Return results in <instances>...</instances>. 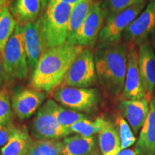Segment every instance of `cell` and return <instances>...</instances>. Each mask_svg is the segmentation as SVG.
<instances>
[{"label": "cell", "mask_w": 155, "mask_h": 155, "mask_svg": "<svg viewBox=\"0 0 155 155\" xmlns=\"http://www.w3.org/2000/svg\"><path fill=\"white\" fill-rule=\"evenodd\" d=\"M83 49L82 46L65 43L43 52L31 75L32 88L49 93L61 85L75 58Z\"/></svg>", "instance_id": "obj_1"}, {"label": "cell", "mask_w": 155, "mask_h": 155, "mask_svg": "<svg viewBox=\"0 0 155 155\" xmlns=\"http://www.w3.org/2000/svg\"><path fill=\"white\" fill-rule=\"evenodd\" d=\"M128 47L125 43L111 45L97 50L95 64L100 84L110 94L123 90L127 70Z\"/></svg>", "instance_id": "obj_2"}, {"label": "cell", "mask_w": 155, "mask_h": 155, "mask_svg": "<svg viewBox=\"0 0 155 155\" xmlns=\"http://www.w3.org/2000/svg\"><path fill=\"white\" fill-rule=\"evenodd\" d=\"M73 7L51 0L47 9L36 21L42 53L66 43L68 25Z\"/></svg>", "instance_id": "obj_3"}, {"label": "cell", "mask_w": 155, "mask_h": 155, "mask_svg": "<svg viewBox=\"0 0 155 155\" xmlns=\"http://www.w3.org/2000/svg\"><path fill=\"white\" fill-rule=\"evenodd\" d=\"M2 63L5 84L15 80H24L28 74V63L25 49L22 27L17 25L4 50Z\"/></svg>", "instance_id": "obj_4"}, {"label": "cell", "mask_w": 155, "mask_h": 155, "mask_svg": "<svg viewBox=\"0 0 155 155\" xmlns=\"http://www.w3.org/2000/svg\"><path fill=\"white\" fill-rule=\"evenodd\" d=\"M56 104L53 100H48L37 112L31 124V134L35 140H61L72 134L58 122L55 114Z\"/></svg>", "instance_id": "obj_5"}, {"label": "cell", "mask_w": 155, "mask_h": 155, "mask_svg": "<svg viewBox=\"0 0 155 155\" xmlns=\"http://www.w3.org/2000/svg\"><path fill=\"white\" fill-rule=\"evenodd\" d=\"M146 3L147 0H143L108 17L98 35V49L119 42L124 32L140 15Z\"/></svg>", "instance_id": "obj_6"}, {"label": "cell", "mask_w": 155, "mask_h": 155, "mask_svg": "<svg viewBox=\"0 0 155 155\" xmlns=\"http://www.w3.org/2000/svg\"><path fill=\"white\" fill-rule=\"evenodd\" d=\"M95 56L92 50L83 49L71 64L61 84L63 87L89 88L97 82Z\"/></svg>", "instance_id": "obj_7"}, {"label": "cell", "mask_w": 155, "mask_h": 155, "mask_svg": "<svg viewBox=\"0 0 155 155\" xmlns=\"http://www.w3.org/2000/svg\"><path fill=\"white\" fill-rule=\"evenodd\" d=\"M53 98L69 109L91 114L98 107L100 95L96 88L61 87L53 93Z\"/></svg>", "instance_id": "obj_8"}, {"label": "cell", "mask_w": 155, "mask_h": 155, "mask_svg": "<svg viewBox=\"0 0 155 155\" xmlns=\"http://www.w3.org/2000/svg\"><path fill=\"white\" fill-rule=\"evenodd\" d=\"M155 30V0H150L146 8L124 32L123 38L128 48L144 42Z\"/></svg>", "instance_id": "obj_9"}, {"label": "cell", "mask_w": 155, "mask_h": 155, "mask_svg": "<svg viewBox=\"0 0 155 155\" xmlns=\"http://www.w3.org/2000/svg\"><path fill=\"white\" fill-rule=\"evenodd\" d=\"M45 98L43 91L34 88H16L11 95L13 113L20 120L30 119L40 108Z\"/></svg>", "instance_id": "obj_10"}, {"label": "cell", "mask_w": 155, "mask_h": 155, "mask_svg": "<svg viewBox=\"0 0 155 155\" xmlns=\"http://www.w3.org/2000/svg\"><path fill=\"white\" fill-rule=\"evenodd\" d=\"M104 17L99 2L92 4L86 19L77 32L71 45L78 46L95 45L104 24Z\"/></svg>", "instance_id": "obj_11"}, {"label": "cell", "mask_w": 155, "mask_h": 155, "mask_svg": "<svg viewBox=\"0 0 155 155\" xmlns=\"http://www.w3.org/2000/svg\"><path fill=\"white\" fill-rule=\"evenodd\" d=\"M127 70L123 96L125 100H139L146 98L139 68V52L136 47L128 48Z\"/></svg>", "instance_id": "obj_12"}, {"label": "cell", "mask_w": 155, "mask_h": 155, "mask_svg": "<svg viewBox=\"0 0 155 155\" xmlns=\"http://www.w3.org/2000/svg\"><path fill=\"white\" fill-rule=\"evenodd\" d=\"M139 68L146 98L150 102L155 89V53L148 42L139 45Z\"/></svg>", "instance_id": "obj_13"}, {"label": "cell", "mask_w": 155, "mask_h": 155, "mask_svg": "<svg viewBox=\"0 0 155 155\" xmlns=\"http://www.w3.org/2000/svg\"><path fill=\"white\" fill-rule=\"evenodd\" d=\"M149 101L146 98L139 100H124L120 104L123 115L137 135L142 128L150 111Z\"/></svg>", "instance_id": "obj_14"}, {"label": "cell", "mask_w": 155, "mask_h": 155, "mask_svg": "<svg viewBox=\"0 0 155 155\" xmlns=\"http://www.w3.org/2000/svg\"><path fill=\"white\" fill-rule=\"evenodd\" d=\"M135 150L139 155H155V96L150 102V111L141 129Z\"/></svg>", "instance_id": "obj_15"}, {"label": "cell", "mask_w": 155, "mask_h": 155, "mask_svg": "<svg viewBox=\"0 0 155 155\" xmlns=\"http://www.w3.org/2000/svg\"><path fill=\"white\" fill-rule=\"evenodd\" d=\"M22 30L28 67L30 71L32 73L42 54L41 44H40L36 21L25 25L24 26H22Z\"/></svg>", "instance_id": "obj_16"}, {"label": "cell", "mask_w": 155, "mask_h": 155, "mask_svg": "<svg viewBox=\"0 0 155 155\" xmlns=\"http://www.w3.org/2000/svg\"><path fill=\"white\" fill-rule=\"evenodd\" d=\"M98 134L102 155H116L121 151L117 128L111 122L101 118V128Z\"/></svg>", "instance_id": "obj_17"}, {"label": "cell", "mask_w": 155, "mask_h": 155, "mask_svg": "<svg viewBox=\"0 0 155 155\" xmlns=\"http://www.w3.org/2000/svg\"><path fill=\"white\" fill-rule=\"evenodd\" d=\"M17 25L24 26L35 22L42 10L40 0H15L9 9Z\"/></svg>", "instance_id": "obj_18"}, {"label": "cell", "mask_w": 155, "mask_h": 155, "mask_svg": "<svg viewBox=\"0 0 155 155\" xmlns=\"http://www.w3.org/2000/svg\"><path fill=\"white\" fill-rule=\"evenodd\" d=\"M96 147L94 137H66L62 140V155H91Z\"/></svg>", "instance_id": "obj_19"}, {"label": "cell", "mask_w": 155, "mask_h": 155, "mask_svg": "<svg viewBox=\"0 0 155 155\" xmlns=\"http://www.w3.org/2000/svg\"><path fill=\"white\" fill-rule=\"evenodd\" d=\"M32 141L26 129L17 128L9 141L1 148V155H27Z\"/></svg>", "instance_id": "obj_20"}, {"label": "cell", "mask_w": 155, "mask_h": 155, "mask_svg": "<svg viewBox=\"0 0 155 155\" xmlns=\"http://www.w3.org/2000/svg\"><path fill=\"white\" fill-rule=\"evenodd\" d=\"M95 0H84L73 7L70 15L67 32V44L71 45L77 32L86 19L92 4Z\"/></svg>", "instance_id": "obj_21"}, {"label": "cell", "mask_w": 155, "mask_h": 155, "mask_svg": "<svg viewBox=\"0 0 155 155\" xmlns=\"http://www.w3.org/2000/svg\"><path fill=\"white\" fill-rule=\"evenodd\" d=\"M17 25L8 7H5L0 14V53L2 55L7 42Z\"/></svg>", "instance_id": "obj_22"}, {"label": "cell", "mask_w": 155, "mask_h": 155, "mask_svg": "<svg viewBox=\"0 0 155 155\" xmlns=\"http://www.w3.org/2000/svg\"><path fill=\"white\" fill-rule=\"evenodd\" d=\"M27 155H62V141L33 140Z\"/></svg>", "instance_id": "obj_23"}, {"label": "cell", "mask_w": 155, "mask_h": 155, "mask_svg": "<svg viewBox=\"0 0 155 155\" xmlns=\"http://www.w3.org/2000/svg\"><path fill=\"white\" fill-rule=\"evenodd\" d=\"M55 114L60 124L69 129L70 127L76 122L85 119H88V116L84 114L71 109H66L58 104L55 106Z\"/></svg>", "instance_id": "obj_24"}, {"label": "cell", "mask_w": 155, "mask_h": 155, "mask_svg": "<svg viewBox=\"0 0 155 155\" xmlns=\"http://www.w3.org/2000/svg\"><path fill=\"white\" fill-rule=\"evenodd\" d=\"M101 128V118H97L94 121L88 119H85L76 122L70 127L71 133L85 137H94L98 134Z\"/></svg>", "instance_id": "obj_25"}, {"label": "cell", "mask_w": 155, "mask_h": 155, "mask_svg": "<svg viewBox=\"0 0 155 155\" xmlns=\"http://www.w3.org/2000/svg\"><path fill=\"white\" fill-rule=\"evenodd\" d=\"M116 125L119 132L121 150H126L128 147L132 146L136 141V138L127 120L121 115L116 117Z\"/></svg>", "instance_id": "obj_26"}, {"label": "cell", "mask_w": 155, "mask_h": 155, "mask_svg": "<svg viewBox=\"0 0 155 155\" xmlns=\"http://www.w3.org/2000/svg\"><path fill=\"white\" fill-rule=\"evenodd\" d=\"M143 0H104L101 5L106 19L111 15L124 10Z\"/></svg>", "instance_id": "obj_27"}, {"label": "cell", "mask_w": 155, "mask_h": 155, "mask_svg": "<svg viewBox=\"0 0 155 155\" xmlns=\"http://www.w3.org/2000/svg\"><path fill=\"white\" fill-rule=\"evenodd\" d=\"M12 117L10 94L7 88L4 87L0 91V125L12 121Z\"/></svg>", "instance_id": "obj_28"}, {"label": "cell", "mask_w": 155, "mask_h": 155, "mask_svg": "<svg viewBox=\"0 0 155 155\" xmlns=\"http://www.w3.org/2000/svg\"><path fill=\"white\" fill-rule=\"evenodd\" d=\"M17 127L12 121L6 124L0 125V147L2 148L14 134Z\"/></svg>", "instance_id": "obj_29"}, {"label": "cell", "mask_w": 155, "mask_h": 155, "mask_svg": "<svg viewBox=\"0 0 155 155\" xmlns=\"http://www.w3.org/2000/svg\"><path fill=\"white\" fill-rule=\"evenodd\" d=\"M5 84V74L4 71L2 57L0 53V91L4 88V85Z\"/></svg>", "instance_id": "obj_30"}, {"label": "cell", "mask_w": 155, "mask_h": 155, "mask_svg": "<svg viewBox=\"0 0 155 155\" xmlns=\"http://www.w3.org/2000/svg\"><path fill=\"white\" fill-rule=\"evenodd\" d=\"M116 155H139V154L134 148V150H123L120 151Z\"/></svg>", "instance_id": "obj_31"}, {"label": "cell", "mask_w": 155, "mask_h": 155, "mask_svg": "<svg viewBox=\"0 0 155 155\" xmlns=\"http://www.w3.org/2000/svg\"><path fill=\"white\" fill-rule=\"evenodd\" d=\"M55 1L61 2L68 4V5H70L71 6H74L76 4L80 2L84 1V0H55Z\"/></svg>", "instance_id": "obj_32"}, {"label": "cell", "mask_w": 155, "mask_h": 155, "mask_svg": "<svg viewBox=\"0 0 155 155\" xmlns=\"http://www.w3.org/2000/svg\"><path fill=\"white\" fill-rule=\"evenodd\" d=\"M40 2H41V7H42V10L43 12L47 9L48 5L50 2L51 0H40Z\"/></svg>", "instance_id": "obj_33"}, {"label": "cell", "mask_w": 155, "mask_h": 155, "mask_svg": "<svg viewBox=\"0 0 155 155\" xmlns=\"http://www.w3.org/2000/svg\"><path fill=\"white\" fill-rule=\"evenodd\" d=\"M11 0H0V5L2 7H8V5L10 3Z\"/></svg>", "instance_id": "obj_34"}, {"label": "cell", "mask_w": 155, "mask_h": 155, "mask_svg": "<svg viewBox=\"0 0 155 155\" xmlns=\"http://www.w3.org/2000/svg\"><path fill=\"white\" fill-rule=\"evenodd\" d=\"M152 39H153V45H154V51H155V35H152Z\"/></svg>", "instance_id": "obj_35"}, {"label": "cell", "mask_w": 155, "mask_h": 155, "mask_svg": "<svg viewBox=\"0 0 155 155\" xmlns=\"http://www.w3.org/2000/svg\"><path fill=\"white\" fill-rule=\"evenodd\" d=\"M3 8H4V7H2V6L0 5V14H1V12H2V10Z\"/></svg>", "instance_id": "obj_36"}, {"label": "cell", "mask_w": 155, "mask_h": 155, "mask_svg": "<svg viewBox=\"0 0 155 155\" xmlns=\"http://www.w3.org/2000/svg\"><path fill=\"white\" fill-rule=\"evenodd\" d=\"M0 155H1V150H0Z\"/></svg>", "instance_id": "obj_37"}]
</instances>
